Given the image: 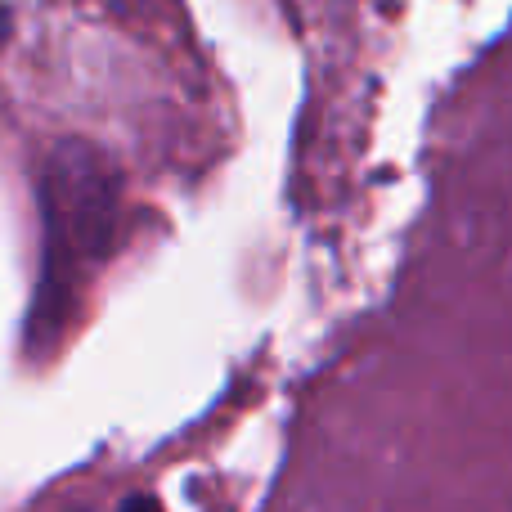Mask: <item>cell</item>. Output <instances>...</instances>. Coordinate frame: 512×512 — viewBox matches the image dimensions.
I'll return each instance as SVG.
<instances>
[{"label": "cell", "instance_id": "cell-1", "mask_svg": "<svg viewBox=\"0 0 512 512\" xmlns=\"http://www.w3.org/2000/svg\"><path fill=\"white\" fill-rule=\"evenodd\" d=\"M45 198V261L41 292L32 306V342H50L68 315L77 310L81 288L113 252L117 207H122V180L117 167L99 149L68 140L50 153L41 176Z\"/></svg>", "mask_w": 512, "mask_h": 512}, {"label": "cell", "instance_id": "cell-2", "mask_svg": "<svg viewBox=\"0 0 512 512\" xmlns=\"http://www.w3.org/2000/svg\"><path fill=\"white\" fill-rule=\"evenodd\" d=\"M122 512H158V504H153V499H144V495H135V499H126Z\"/></svg>", "mask_w": 512, "mask_h": 512}, {"label": "cell", "instance_id": "cell-3", "mask_svg": "<svg viewBox=\"0 0 512 512\" xmlns=\"http://www.w3.org/2000/svg\"><path fill=\"white\" fill-rule=\"evenodd\" d=\"M9 32V18H5V9H0V36H5Z\"/></svg>", "mask_w": 512, "mask_h": 512}]
</instances>
